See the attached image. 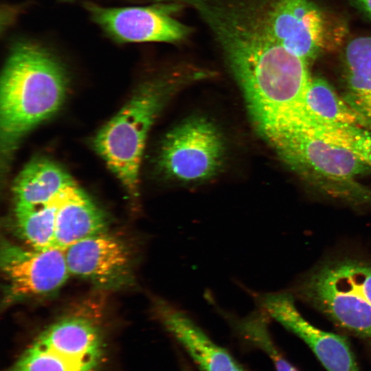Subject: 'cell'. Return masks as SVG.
<instances>
[{
    "label": "cell",
    "mask_w": 371,
    "mask_h": 371,
    "mask_svg": "<svg viewBox=\"0 0 371 371\" xmlns=\"http://www.w3.org/2000/svg\"><path fill=\"white\" fill-rule=\"evenodd\" d=\"M203 19L242 91L254 129L269 145L315 117L305 102L308 63L271 38L254 14L214 5Z\"/></svg>",
    "instance_id": "cell-1"
},
{
    "label": "cell",
    "mask_w": 371,
    "mask_h": 371,
    "mask_svg": "<svg viewBox=\"0 0 371 371\" xmlns=\"http://www.w3.org/2000/svg\"><path fill=\"white\" fill-rule=\"evenodd\" d=\"M270 146L323 194L351 205H371V192L354 182L371 170V135L363 126L312 119Z\"/></svg>",
    "instance_id": "cell-2"
},
{
    "label": "cell",
    "mask_w": 371,
    "mask_h": 371,
    "mask_svg": "<svg viewBox=\"0 0 371 371\" xmlns=\"http://www.w3.org/2000/svg\"><path fill=\"white\" fill-rule=\"evenodd\" d=\"M68 85L64 65L43 44L30 38L10 43L0 80L2 171L22 139L60 109Z\"/></svg>",
    "instance_id": "cell-3"
},
{
    "label": "cell",
    "mask_w": 371,
    "mask_h": 371,
    "mask_svg": "<svg viewBox=\"0 0 371 371\" xmlns=\"http://www.w3.org/2000/svg\"><path fill=\"white\" fill-rule=\"evenodd\" d=\"M210 71L180 66L141 83L95 137V150L135 203L139 199V170L148 132L170 101L183 89L211 76Z\"/></svg>",
    "instance_id": "cell-4"
},
{
    "label": "cell",
    "mask_w": 371,
    "mask_h": 371,
    "mask_svg": "<svg viewBox=\"0 0 371 371\" xmlns=\"http://www.w3.org/2000/svg\"><path fill=\"white\" fill-rule=\"evenodd\" d=\"M290 292L371 348V257L330 256L303 275Z\"/></svg>",
    "instance_id": "cell-5"
},
{
    "label": "cell",
    "mask_w": 371,
    "mask_h": 371,
    "mask_svg": "<svg viewBox=\"0 0 371 371\" xmlns=\"http://www.w3.org/2000/svg\"><path fill=\"white\" fill-rule=\"evenodd\" d=\"M228 144L212 119L192 115L172 127L162 139L156 167L162 177L181 186L203 184L223 170Z\"/></svg>",
    "instance_id": "cell-6"
},
{
    "label": "cell",
    "mask_w": 371,
    "mask_h": 371,
    "mask_svg": "<svg viewBox=\"0 0 371 371\" xmlns=\"http://www.w3.org/2000/svg\"><path fill=\"white\" fill-rule=\"evenodd\" d=\"M104 356L98 325L69 316L42 331L5 371H98Z\"/></svg>",
    "instance_id": "cell-7"
},
{
    "label": "cell",
    "mask_w": 371,
    "mask_h": 371,
    "mask_svg": "<svg viewBox=\"0 0 371 371\" xmlns=\"http://www.w3.org/2000/svg\"><path fill=\"white\" fill-rule=\"evenodd\" d=\"M180 5L176 2L127 7L85 3L92 21L109 38L120 44L175 43L186 38L190 33L189 27L172 16Z\"/></svg>",
    "instance_id": "cell-8"
},
{
    "label": "cell",
    "mask_w": 371,
    "mask_h": 371,
    "mask_svg": "<svg viewBox=\"0 0 371 371\" xmlns=\"http://www.w3.org/2000/svg\"><path fill=\"white\" fill-rule=\"evenodd\" d=\"M1 269L5 301L10 304L49 295L58 291L70 275L63 249H37L8 241L1 245Z\"/></svg>",
    "instance_id": "cell-9"
},
{
    "label": "cell",
    "mask_w": 371,
    "mask_h": 371,
    "mask_svg": "<svg viewBox=\"0 0 371 371\" xmlns=\"http://www.w3.org/2000/svg\"><path fill=\"white\" fill-rule=\"evenodd\" d=\"M249 295L255 306L300 338L327 371H360L346 338L307 321L297 309L290 291L258 292L251 289Z\"/></svg>",
    "instance_id": "cell-10"
},
{
    "label": "cell",
    "mask_w": 371,
    "mask_h": 371,
    "mask_svg": "<svg viewBox=\"0 0 371 371\" xmlns=\"http://www.w3.org/2000/svg\"><path fill=\"white\" fill-rule=\"evenodd\" d=\"M254 14L271 38L307 63L326 47V21L308 0H278L262 16Z\"/></svg>",
    "instance_id": "cell-11"
},
{
    "label": "cell",
    "mask_w": 371,
    "mask_h": 371,
    "mask_svg": "<svg viewBox=\"0 0 371 371\" xmlns=\"http://www.w3.org/2000/svg\"><path fill=\"white\" fill-rule=\"evenodd\" d=\"M64 251L69 273L100 287L115 289L135 282L131 249L107 232L82 239Z\"/></svg>",
    "instance_id": "cell-12"
},
{
    "label": "cell",
    "mask_w": 371,
    "mask_h": 371,
    "mask_svg": "<svg viewBox=\"0 0 371 371\" xmlns=\"http://www.w3.org/2000/svg\"><path fill=\"white\" fill-rule=\"evenodd\" d=\"M150 297L153 317L186 350L200 371H247L187 311L164 297Z\"/></svg>",
    "instance_id": "cell-13"
},
{
    "label": "cell",
    "mask_w": 371,
    "mask_h": 371,
    "mask_svg": "<svg viewBox=\"0 0 371 371\" xmlns=\"http://www.w3.org/2000/svg\"><path fill=\"white\" fill-rule=\"evenodd\" d=\"M106 229L105 215L76 183L60 194L56 216L54 247L65 250Z\"/></svg>",
    "instance_id": "cell-14"
},
{
    "label": "cell",
    "mask_w": 371,
    "mask_h": 371,
    "mask_svg": "<svg viewBox=\"0 0 371 371\" xmlns=\"http://www.w3.org/2000/svg\"><path fill=\"white\" fill-rule=\"evenodd\" d=\"M75 183L55 162L44 158L34 159L23 168L14 182V207L47 204Z\"/></svg>",
    "instance_id": "cell-15"
},
{
    "label": "cell",
    "mask_w": 371,
    "mask_h": 371,
    "mask_svg": "<svg viewBox=\"0 0 371 371\" xmlns=\"http://www.w3.org/2000/svg\"><path fill=\"white\" fill-rule=\"evenodd\" d=\"M344 100L371 126V36L350 40L344 54Z\"/></svg>",
    "instance_id": "cell-16"
},
{
    "label": "cell",
    "mask_w": 371,
    "mask_h": 371,
    "mask_svg": "<svg viewBox=\"0 0 371 371\" xmlns=\"http://www.w3.org/2000/svg\"><path fill=\"white\" fill-rule=\"evenodd\" d=\"M215 311L242 339L266 353L276 371H298L276 345L269 328L271 319L264 311L255 306V309L250 313L240 317L221 305H217Z\"/></svg>",
    "instance_id": "cell-17"
},
{
    "label": "cell",
    "mask_w": 371,
    "mask_h": 371,
    "mask_svg": "<svg viewBox=\"0 0 371 371\" xmlns=\"http://www.w3.org/2000/svg\"><path fill=\"white\" fill-rule=\"evenodd\" d=\"M60 194L45 205L14 207L15 230L30 247L37 249L54 247L56 216Z\"/></svg>",
    "instance_id": "cell-18"
},
{
    "label": "cell",
    "mask_w": 371,
    "mask_h": 371,
    "mask_svg": "<svg viewBox=\"0 0 371 371\" xmlns=\"http://www.w3.org/2000/svg\"><path fill=\"white\" fill-rule=\"evenodd\" d=\"M305 102L310 112L327 122L363 126L366 125L331 85L321 78H311Z\"/></svg>",
    "instance_id": "cell-19"
},
{
    "label": "cell",
    "mask_w": 371,
    "mask_h": 371,
    "mask_svg": "<svg viewBox=\"0 0 371 371\" xmlns=\"http://www.w3.org/2000/svg\"><path fill=\"white\" fill-rule=\"evenodd\" d=\"M357 3L371 17V0H355Z\"/></svg>",
    "instance_id": "cell-20"
},
{
    "label": "cell",
    "mask_w": 371,
    "mask_h": 371,
    "mask_svg": "<svg viewBox=\"0 0 371 371\" xmlns=\"http://www.w3.org/2000/svg\"><path fill=\"white\" fill-rule=\"evenodd\" d=\"M62 1H76V0H62Z\"/></svg>",
    "instance_id": "cell-21"
},
{
    "label": "cell",
    "mask_w": 371,
    "mask_h": 371,
    "mask_svg": "<svg viewBox=\"0 0 371 371\" xmlns=\"http://www.w3.org/2000/svg\"><path fill=\"white\" fill-rule=\"evenodd\" d=\"M183 371H188V370H184Z\"/></svg>",
    "instance_id": "cell-22"
}]
</instances>
